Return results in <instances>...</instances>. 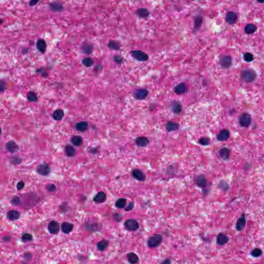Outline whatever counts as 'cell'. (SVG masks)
<instances>
[{
  "instance_id": "1",
  "label": "cell",
  "mask_w": 264,
  "mask_h": 264,
  "mask_svg": "<svg viewBox=\"0 0 264 264\" xmlns=\"http://www.w3.org/2000/svg\"><path fill=\"white\" fill-rule=\"evenodd\" d=\"M163 236L156 234L150 237L147 241V245L150 248H157L163 241Z\"/></svg>"
},
{
  "instance_id": "2",
  "label": "cell",
  "mask_w": 264,
  "mask_h": 264,
  "mask_svg": "<svg viewBox=\"0 0 264 264\" xmlns=\"http://www.w3.org/2000/svg\"><path fill=\"white\" fill-rule=\"evenodd\" d=\"M196 184L197 186L202 189L204 193H208L209 192L208 180L204 175H198L196 179Z\"/></svg>"
},
{
  "instance_id": "3",
  "label": "cell",
  "mask_w": 264,
  "mask_h": 264,
  "mask_svg": "<svg viewBox=\"0 0 264 264\" xmlns=\"http://www.w3.org/2000/svg\"><path fill=\"white\" fill-rule=\"evenodd\" d=\"M256 74L253 70L248 69L242 70L241 73V78L247 83H251L256 79Z\"/></svg>"
},
{
  "instance_id": "4",
  "label": "cell",
  "mask_w": 264,
  "mask_h": 264,
  "mask_svg": "<svg viewBox=\"0 0 264 264\" xmlns=\"http://www.w3.org/2000/svg\"><path fill=\"white\" fill-rule=\"evenodd\" d=\"M129 54L134 59L139 62H147L149 60L148 54L141 50H133L129 52Z\"/></svg>"
},
{
  "instance_id": "5",
  "label": "cell",
  "mask_w": 264,
  "mask_h": 264,
  "mask_svg": "<svg viewBox=\"0 0 264 264\" xmlns=\"http://www.w3.org/2000/svg\"><path fill=\"white\" fill-rule=\"evenodd\" d=\"M125 228L129 231H136L139 228V223L133 219H129L125 221L124 224Z\"/></svg>"
},
{
  "instance_id": "6",
  "label": "cell",
  "mask_w": 264,
  "mask_h": 264,
  "mask_svg": "<svg viewBox=\"0 0 264 264\" xmlns=\"http://www.w3.org/2000/svg\"><path fill=\"white\" fill-rule=\"evenodd\" d=\"M148 95V91L145 89H137L135 90L133 93V97L137 100H143Z\"/></svg>"
},
{
  "instance_id": "7",
  "label": "cell",
  "mask_w": 264,
  "mask_h": 264,
  "mask_svg": "<svg viewBox=\"0 0 264 264\" xmlns=\"http://www.w3.org/2000/svg\"><path fill=\"white\" fill-rule=\"evenodd\" d=\"M239 123L244 127H248L250 125L252 121L251 116L248 113H243L239 117Z\"/></svg>"
},
{
  "instance_id": "8",
  "label": "cell",
  "mask_w": 264,
  "mask_h": 264,
  "mask_svg": "<svg viewBox=\"0 0 264 264\" xmlns=\"http://www.w3.org/2000/svg\"><path fill=\"white\" fill-rule=\"evenodd\" d=\"M36 170L39 175L42 176H48V175H50L51 171L49 165L46 163L38 165Z\"/></svg>"
},
{
  "instance_id": "9",
  "label": "cell",
  "mask_w": 264,
  "mask_h": 264,
  "mask_svg": "<svg viewBox=\"0 0 264 264\" xmlns=\"http://www.w3.org/2000/svg\"><path fill=\"white\" fill-rule=\"evenodd\" d=\"M81 50L84 54L90 55L93 51V44L88 41H84L81 46Z\"/></svg>"
},
{
  "instance_id": "10",
  "label": "cell",
  "mask_w": 264,
  "mask_h": 264,
  "mask_svg": "<svg viewBox=\"0 0 264 264\" xmlns=\"http://www.w3.org/2000/svg\"><path fill=\"white\" fill-rule=\"evenodd\" d=\"M246 225V218L244 212H243L241 216L238 219L236 223V229L237 231L241 232L244 229V227Z\"/></svg>"
},
{
  "instance_id": "11",
  "label": "cell",
  "mask_w": 264,
  "mask_h": 264,
  "mask_svg": "<svg viewBox=\"0 0 264 264\" xmlns=\"http://www.w3.org/2000/svg\"><path fill=\"white\" fill-rule=\"evenodd\" d=\"M219 63L222 67L229 68L232 65V59L230 56H222L220 58Z\"/></svg>"
},
{
  "instance_id": "12",
  "label": "cell",
  "mask_w": 264,
  "mask_h": 264,
  "mask_svg": "<svg viewBox=\"0 0 264 264\" xmlns=\"http://www.w3.org/2000/svg\"><path fill=\"white\" fill-rule=\"evenodd\" d=\"M48 228L51 234H56L60 232V224L56 221H51L48 224Z\"/></svg>"
},
{
  "instance_id": "13",
  "label": "cell",
  "mask_w": 264,
  "mask_h": 264,
  "mask_svg": "<svg viewBox=\"0 0 264 264\" xmlns=\"http://www.w3.org/2000/svg\"><path fill=\"white\" fill-rule=\"evenodd\" d=\"M132 175L134 179L140 182H143L146 179L145 174L139 169H134L132 172Z\"/></svg>"
},
{
  "instance_id": "14",
  "label": "cell",
  "mask_w": 264,
  "mask_h": 264,
  "mask_svg": "<svg viewBox=\"0 0 264 264\" xmlns=\"http://www.w3.org/2000/svg\"><path fill=\"white\" fill-rule=\"evenodd\" d=\"M49 6L50 7L51 10L54 12H62V11L64 10V7L63 5L57 1L50 3L49 4Z\"/></svg>"
},
{
  "instance_id": "15",
  "label": "cell",
  "mask_w": 264,
  "mask_h": 264,
  "mask_svg": "<svg viewBox=\"0 0 264 264\" xmlns=\"http://www.w3.org/2000/svg\"><path fill=\"white\" fill-rule=\"evenodd\" d=\"M238 19L237 15L236 12H230L227 13L225 17L226 22L230 25H233L236 23Z\"/></svg>"
},
{
  "instance_id": "16",
  "label": "cell",
  "mask_w": 264,
  "mask_h": 264,
  "mask_svg": "<svg viewBox=\"0 0 264 264\" xmlns=\"http://www.w3.org/2000/svg\"><path fill=\"white\" fill-rule=\"evenodd\" d=\"M229 237L222 233L218 234L217 236V244L220 246H223L226 244L229 241Z\"/></svg>"
},
{
  "instance_id": "17",
  "label": "cell",
  "mask_w": 264,
  "mask_h": 264,
  "mask_svg": "<svg viewBox=\"0 0 264 264\" xmlns=\"http://www.w3.org/2000/svg\"><path fill=\"white\" fill-rule=\"evenodd\" d=\"M36 48L41 53H45L47 49V44L43 39H39L36 42Z\"/></svg>"
},
{
  "instance_id": "18",
  "label": "cell",
  "mask_w": 264,
  "mask_h": 264,
  "mask_svg": "<svg viewBox=\"0 0 264 264\" xmlns=\"http://www.w3.org/2000/svg\"><path fill=\"white\" fill-rule=\"evenodd\" d=\"M219 155L223 161H228L230 157L231 150L228 148H223L219 150Z\"/></svg>"
},
{
  "instance_id": "19",
  "label": "cell",
  "mask_w": 264,
  "mask_h": 264,
  "mask_svg": "<svg viewBox=\"0 0 264 264\" xmlns=\"http://www.w3.org/2000/svg\"><path fill=\"white\" fill-rule=\"evenodd\" d=\"M107 199V196L103 191H100L93 198V201L97 204H101L104 202Z\"/></svg>"
},
{
  "instance_id": "20",
  "label": "cell",
  "mask_w": 264,
  "mask_h": 264,
  "mask_svg": "<svg viewBox=\"0 0 264 264\" xmlns=\"http://www.w3.org/2000/svg\"><path fill=\"white\" fill-rule=\"evenodd\" d=\"M135 14L136 15L139 17V18L143 19L148 18L150 15V12L145 8H140L137 9V10L135 11Z\"/></svg>"
},
{
  "instance_id": "21",
  "label": "cell",
  "mask_w": 264,
  "mask_h": 264,
  "mask_svg": "<svg viewBox=\"0 0 264 264\" xmlns=\"http://www.w3.org/2000/svg\"><path fill=\"white\" fill-rule=\"evenodd\" d=\"M174 90L177 95H182L187 92V86L185 83H181L175 87Z\"/></svg>"
},
{
  "instance_id": "22",
  "label": "cell",
  "mask_w": 264,
  "mask_h": 264,
  "mask_svg": "<svg viewBox=\"0 0 264 264\" xmlns=\"http://www.w3.org/2000/svg\"><path fill=\"white\" fill-rule=\"evenodd\" d=\"M7 150L10 153H16L19 150V146L14 141H10L6 144Z\"/></svg>"
},
{
  "instance_id": "23",
  "label": "cell",
  "mask_w": 264,
  "mask_h": 264,
  "mask_svg": "<svg viewBox=\"0 0 264 264\" xmlns=\"http://www.w3.org/2000/svg\"><path fill=\"white\" fill-rule=\"evenodd\" d=\"M61 228L63 232L65 234H69L73 230L74 225L71 223L64 222L62 223Z\"/></svg>"
},
{
  "instance_id": "24",
  "label": "cell",
  "mask_w": 264,
  "mask_h": 264,
  "mask_svg": "<svg viewBox=\"0 0 264 264\" xmlns=\"http://www.w3.org/2000/svg\"><path fill=\"white\" fill-rule=\"evenodd\" d=\"M149 143V140L148 138L143 136L137 137L135 140V143L139 147H147Z\"/></svg>"
},
{
  "instance_id": "25",
  "label": "cell",
  "mask_w": 264,
  "mask_h": 264,
  "mask_svg": "<svg viewBox=\"0 0 264 264\" xmlns=\"http://www.w3.org/2000/svg\"><path fill=\"white\" fill-rule=\"evenodd\" d=\"M88 123L86 121H81L76 124V131L79 132H85L88 129Z\"/></svg>"
},
{
  "instance_id": "26",
  "label": "cell",
  "mask_w": 264,
  "mask_h": 264,
  "mask_svg": "<svg viewBox=\"0 0 264 264\" xmlns=\"http://www.w3.org/2000/svg\"><path fill=\"white\" fill-rule=\"evenodd\" d=\"M230 137V132L228 129H222L219 133L217 138L219 141H225Z\"/></svg>"
},
{
  "instance_id": "27",
  "label": "cell",
  "mask_w": 264,
  "mask_h": 264,
  "mask_svg": "<svg viewBox=\"0 0 264 264\" xmlns=\"http://www.w3.org/2000/svg\"><path fill=\"white\" fill-rule=\"evenodd\" d=\"M170 106L171 107L172 111L175 113H180L182 109V106L181 105V104L179 102L175 101L171 102Z\"/></svg>"
},
{
  "instance_id": "28",
  "label": "cell",
  "mask_w": 264,
  "mask_h": 264,
  "mask_svg": "<svg viewBox=\"0 0 264 264\" xmlns=\"http://www.w3.org/2000/svg\"><path fill=\"white\" fill-rule=\"evenodd\" d=\"M65 152L68 157H73L76 155V151L74 148L70 145H67L65 147Z\"/></svg>"
},
{
  "instance_id": "29",
  "label": "cell",
  "mask_w": 264,
  "mask_h": 264,
  "mask_svg": "<svg viewBox=\"0 0 264 264\" xmlns=\"http://www.w3.org/2000/svg\"><path fill=\"white\" fill-rule=\"evenodd\" d=\"M71 142L74 146L80 147L83 143V139L81 136L79 135H75L72 137Z\"/></svg>"
},
{
  "instance_id": "30",
  "label": "cell",
  "mask_w": 264,
  "mask_h": 264,
  "mask_svg": "<svg viewBox=\"0 0 264 264\" xmlns=\"http://www.w3.org/2000/svg\"><path fill=\"white\" fill-rule=\"evenodd\" d=\"M64 115V111L63 109H57L54 111L52 117L56 121H60L63 119Z\"/></svg>"
},
{
  "instance_id": "31",
  "label": "cell",
  "mask_w": 264,
  "mask_h": 264,
  "mask_svg": "<svg viewBox=\"0 0 264 264\" xmlns=\"http://www.w3.org/2000/svg\"><path fill=\"white\" fill-rule=\"evenodd\" d=\"M7 217L10 220H16L20 218V212L16 210H11L8 212Z\"/></svg>"
},
{
  "instance_id": "32",
  "label": "cell",
  "mask_w": 264,
  "mask_h": 264,
  "mask_svg": "<svg viewBox=\"0 0 264 264\" xmlns=\"http://www.w3.org/2000/svg\"><path fill=\"white\" fill-rule=\"evenodd\" d=\"M121 44L120 42L116 40H111L109 41L108 44V47L111 50H115V51H118L121 49Z\"/></svg>"
},
{
  "instance_id": "33",
  "label": "cell",
  "mask_w": 264,
  "mask_h": 264,
  "mask_svg": "<svg viewBox=\"0 0 264 264\" xmlns=\"http://www.w3.org/2000/svg\"><path fill=\"white\" fill-rule=\"evenodd\" d=\"M203 23V17L202 16H198L195 19V25L193 27V32L196 33L198 30L201 27Z\"/></svg>"
},
{
  "instance_id": "34",
  "label": "cell",
  "mask_w": 264,
  "mask_h": 264,
  "mask_svg": "<svg viewBox=\"0 0 264 264\" xmlns=\"http://www.w3.org/2000/svg\"><path fill=\"white\" fill-rule=\"evenodd\" d=\"M127 260L131 264H136L139 262V257L136 254L131 252L127 254Z\"/></svg>"
},
{
  "instance_id": "35",
  "label": "cell",
  "mask_w": 264,
  "mask_h": 264,
  "mask_svg": "<svg viewBox=\"0 0 264 264\" xmlns=\"http://www.w3.org/2000/svg\"><path fill=\"white\" fill-rule=\"evenodd\" d=\"M179 128V124L172 121H169L166 125V129L167 131L169 132L177 131Z\"/></svg>"
},
{
  "instance_id": "36",
  "label": "cell",
  "mask_w": 264,
  "mask_h": 264,
  "mask_svg": "<svg viewBox=\"0 0 264 264\" xmlns=\"http://www.w3.org/2000/svg\"><path fill=\"white\" fill-rule=\"evenodd\" d=\"M108 244H109L108 240H106V239H103L97 243V250L100 251H103L105 250L107 248Z\"/></svg>"
},
{
  "instance_id": "37",
  "label": "cell",
  "mask_w": 264,
  "mask_h": 264,
  "mask_svg": "<svg viewBox=\"0 0 264 264\" xmlns=\"http://www.w3.org/2000/svg\"><path fill=\"white\" fill-rule=\"evenodd\" d=\"M257 28L255 24L250 23L247 24L244 28V32L248 35L253 34L256 32Z\"/></svg>"
},
{
  "instance_id": "38",
  "label": "cell",
  "mask_w": 264,
  "mask_h": 264,
  "mask_svg": "<svg viewBox=\"0 0 264 264\" xmlns=\"http://www.w3.org/2000/svg\"><path fill=\"white\" fill-rule=\"evenodd\" d=\"M218 187L221 190L226 192L230 188V185L227 181L225 180H221L219 183Z\"/></svg>"
},
{
  "instance_id": "39",
  "label": "cell",
  "mask_w": 264,
  "mask_h": 264,
  "mask_svg": "<svg viewBox=\"0 0 264 264\" xmlns=\"http://www.w3.org/2000/svg\"><path fill=\"white\" fill-rule=\"evenodd\" d=\"M250 254L253 257L258 258L262 255L263 251L260 249L256 248L251 251Z\"/></svg>"
},
{
  "instance_id": "40",
  "label": "cell",
  "mask_w": 264,
  "mask_h": 264,
  "mask_svg": "<svg viewBox=\"0 0 264 264\" xmlns=\"http://www.w3.org/2000/svg\"><path fill=\"white\" fill-rule=\"evenodd\" d=\"M127 204V199L125 198H120L116 202L115 205L118 209H122L125 207Z\"/></svg>"
},
{
  "instance_id": "41",
  "label": "cell",
  "mask_w": 264,
  "mask_h": 264,
  "mask_svg": "<svg viewBox=\"0 0 264 264\" xmlns=\"http://www.w3.org/2000/svg\"><path fill=\"white\" fill-rule=\"evenodd\" d=\"M27 98L28 100L30 102H35L38 101V98L37 95L36 94L35 92L31 91V92H28V95H27Z\"/></svg>"
},
{
  "instance_id": "42",
  "label": "cell",
  "mask_w": 264,
  "mask_h": 264,
  "mask_svg": "<svg viewBox=\"0 0 264 264\" xmlns=\"http://www.w3.org/2000/svg\"><path fill=\"white\" fill-rule=\"evenodd\" d=\"M82 64L86 67H90L93 66L94 64V60L93 59L90 57L84 58L81 61Z\"/></svg>"
},
{
  "instance_id": "43",
  "label": "cell",
  "mask_w": 264,
  "mask_h": 264,
  "mask_svg": "<svg viewBox=\"0 0 264 264\" xmlns=\"http://www.w3.org/2000/svg\"><path fill=\"white\" fill-rule=\"evenodd\" d=\"M199 143H200L201 145L207 146L210 144L211 141L209 138L202 137V138H201V139H200V140H199Z\"/></svg>"
},
{
  "instance_id": "44",
  "label": "cell",
  "mask_w": 264,
  "mask_h": 264,
  "mask_svg": "<svg viewBox=\"0 0 264 264\" xmlns=\"http://www.w3.org/2000/svg\"><path fill=\"white\" fill-rule=\"evenodd\" d=\"M244 59L247 62H252L254 60V57L253 54L250 53H246L244 56Z\"/></svg>"
},
{
  "instance_id": "45",
  "label": "cell",
  "mask_w": 264,
  "mask_h": 264,
  "mask_svg": "<svg viewBox=\"0 0 264 264\" xmlns=\"http://www.w3.org/2000/svg\"><path fill=\"white\" fill-rule=\"evenodd\" d=\"M113 60L114 62L116 63L117 64L121 65L123 64V58L120 55H116L114 56L113 57Z\"/></svg>"
},
{
  "instance_id": "46",
  "label": "cell",
  "mask_w": 264,
  "mask_h": 264,
  "mask_svg": "<svg viewBox=\"0 0 264 264\" xmlns=\"http://www.w3.org/2000/svg\"><path fill=\"white\" fill-rule=\"evenodd\" d=\"M33 236L31 234H28V233H26L23 235L22 237V240L23 242H27V241H30L33 240Z\"/></svg>"
},
{
  "instance_id": "47",
  "label": "cell",
  "mask_w": 264,
  "mask_h": 264,
  "mask_svg": "<svg viewBox=\"0 0 264 264\" xmlns=\"http://www.w3.org/2000/svg\"><path fill=\"white\" fill-rule=\"evenodd\" d=\"M6 88H7V85L6 82L2 79H0V92H4L6 89Z\"/></svg>"
},
{
  "instance_id": "48",
  "label": "cell",
  "mask_w": 264,
  "mask_h": 264,
  "mask_svg": "<svg viewBox=\"0 0 264 264\" xmlns=\"http://www.w3.org/2000/svg\"><path fill=\"white\" fill-rule=\"evenodd\" d=\"M36 72L40 74L43 77H44V78H47L48 76V74L47 73V72L46 71V70L44 69H41V68L38 69L37 70Z\"/></svg>"
},
{
  "instance_id": "49",
  "label": "cell",
  "mask_w": 264,
  "mask_h": 264,
  "mask_svg": "<svg viewBox=\"0 0 264 264\" xmlns=\"http://www.w3.org/2000/svg\"><path fill=\"white\" fill-rule=\"evenodd\" d=\"M47 190H48L49 191H50V192H53V191H56V186L55 185H54V184H49L47 187Z\"/></svg>"
},
{
  "instance_id": "50",
  "label": "cell",
  "mask_w": 264,
  "mask_h": 264,
  "mask_svg": "<svg viewBox=\"0 0 264 264\" xmlns=\"http://www.w3.org/2000/svg\"><path fill=\"white\" fill-rule=\"evenodd\" d=\"M134 207V203L133 202H131L127 205V207L125 208V211L127 212H129L133 209Z\"/></svg>"
},
{
  "instance_id": "51",
  "label": "cell",
  "mask_w": 264,
  "mask_h": 264,
  "mask_svg": "<svg viewBox=\"0 0 264 264\" xmlns=\"http://www.w3.org/2000/svg\"><path fill=\"white\" fill-rule=\"evenodd\" d=\"M11 202H12V204H19L20 203V199L18 197H15V198H14L12 199V200Z\"/></svg>"
},
{
  "instance_id": "52",
  "label": "cell",
  "mask_w": 264,
  "mask_h": 264,
  "mask_svg": "<svg viewBox=\"0 0 264 264\" xmlns=\"http://www.w3.org/2000/svg\"><path fill=\"white\" fill-rule=\"evenodd\" d=\"M40 0H30L28 5L30 7H33L38 4Z\"/></svg>"
},
{
  "instance_id": "53",
  "label": "cell",
  "mask_w": 264,
  "mask_h": 264,
  "mask_svg": "<svg viewBox=\"0 0 264 264\" xmlns=\"http://www.w3.org/2000/svg\"><path fill=\"white\" fill-rule=\"evenodd\" d=\"M24 185H25V184H24V182H22V181H20L17 184V188L18 190H21V189L24 188Z\"/></svg>"
},
{
  "instance_id": "54",
  "label": "cell",
  "mask_w": 264,
  "mask_h": 264,
  "mask_svg": "<svg viewBox=\"0 0 264 264\" xmlns=\"http://www.w3.org/2000/svg\"><path fill=\"white\" fill-rule=\"evenodd\" d=\"M97 149L92 148V149L90 150L89 152H90V153H92V154H95V153H97Z\"/></svg>"
},
{
  "instance_id": "55",
  "label": "cell",
  "mask_w": 264,
  "mask_h": 264,
  "mask_svg": "<svg viewBox=\"0 0 264 264\" xmlns=\"http://www.w3.org/2000/svg\"><path fill=\"white\" fill-rule=\"evenodd\" d=\"M170 263H171V262L169 259L164 260L161 262V264H170Z\"/></svg>"
},
{
  "instance_id": "56",
  "label": "cell",
  "mask_w": 264,
  "mask_h": 264,
  "mask_svg": "<svg viewBox=\"0 0 264 264\" xmlns=\"http://www.w3.org/2000/svg\"><path fill=\"white\" fill-rule=\"evenodd\" d=\"M3 23H4V20L0 17V25L3 24Z\"/></svg>"
},
{
  "instance_id": "57",
  "label": "cell",
  "mask_w": 264,
  "mask_h": 264,
  "mask_svg": "<svg viewBox=\"0 0 264 264\" xmlns=\"http://www.w3.org/2000/svg\"><path fill=\"white\" fill-rule=\"evenodd\" d=\"M257 1L260 3H264V0H257Z\"/></svg>"
},
{
  "instance_id": "58",
  "label": "cell",
  "mask_w": 264,
  "mask_h": 264,
  "mask_svg": "<svg viewBox=\"0 0 264 264\" xmlns=\"http://www.w3.org/2000/svg\"><path fill=\"white\" fill-rule=\"evenodd\" d=\"M1 133H2V129H1V128L0 127V136H1Z\"/></svg>"
}]
</instances>
